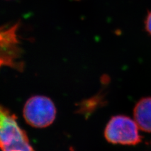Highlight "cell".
<instances>
[{"label": "cell", "mask_w": 151, "mask_h": 151, "mask_svg": "<svg viewBox=\"0 0 151 151\" xmlns=\"http://www.w3.org/2000/svg\"><path fill=\"white\" fill-rule=\"evenodd\" d=\"M0 149L34 151L26 132L18 124L17 116L2 105H0Z\"/></svg>", "instance_id": "cell-1"}, {"label": "cell", "mask_w": 151, "mask_h": 151, "mask_svg": "<svg viewBox=\"0 0 151 151\" xmlns=\"http://www.w3.org/2000/svg\"><path fill=\"white\" fill-rule=\"evenodd\" d=\"M139 127L135 120L125 115L111 117L105 130V137L110 143L135 145L142 141Z\"/></svg>", "instance_id": "cell-2"}, {"label": "cell", "mask_w": 151, "mask_h": 151, "mask_svg": "<svg viewBox=\"0 0 151 151\" xmlns=\"http://www.w3.org/2000/svg\"><path fill=\"white\" fill-rule=\"evenodd\" d=\"M56 108L50 99L34 96L28 99L23 108V117L28 125L35 128H45L54 122Z\"/></svg>", "instance_id": "cell-3"}, {"label": "cell", "mask_w": 151, "mask_h": 151, "mask_svg": "<svg viewBox=\"0 0 151 151\" xmlns=\"http://www.w3.org/2000/svg\"><path fill=\"white\" fill-rule=\"evenodd\" d=\"M134 120L139 128L151 132V97L142 98L137 103L134 110Z\"/></svg>", "instance_id": "cell-4"}, {"label": "cell", "mask_w": 151, "mask_h": 151, "mask_svg": "<svg viewBox=\"0 0 151 151\" xmlns=\"http://www.w3.org/2000/svg\"><path fill=\"white\" fill-rule=\"evenodd\" d=\"M145 28L151 35V12H150L145 20Z\"/></svg>", "instance_id": "cell-5"}, {"label": "cell", "mask_w": 151, "mask_h": 151, "mask_svg": "<svg viewBox=\"0 0 151 151\" xmlns=\"http://www.w3.org/2000/svg\"><path fill=\"white\" fill-rule=\"evenodd\" d=\"M9 151H23V150H9Z\"/></svg>", "instance_id": "cell-6"}]
</instances>
